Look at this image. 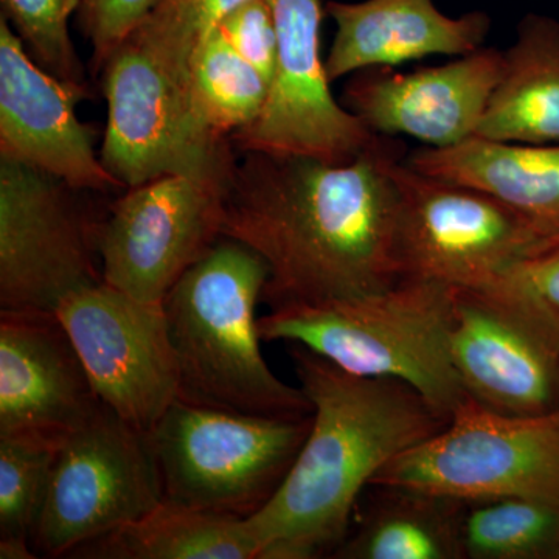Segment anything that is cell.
Returning <instances> with one entry per match:
<instances>
[{"label": "cell", "instance_id": "24", "mask_svg": "<svg viewBox=\"0 0 559 559\" xmlns=\"http://www.w3.org/2000/svg\"><path fill=\"white\" fill-rule=\"evenodd\" d=\"M460 546L469 559H559V507L524 498L463 503Z\"/></svg>", "mask_w": 559, "mask_h": 559}, {"label": "cell", "instance_id": "11", "mask_svg": "<svg viewBox=\"0 0 559 559\" xmlns=\"http://www.w3.org/2000/svg\"><path fill=\"white\" fill-rule=\"evenodd\" d=\"M227 187L168 175L124 190L102 224L103 282L135 299L162 304L223 238Z\"/></svg>", "mask_w": 559, "mask_h": 559}, {"label": "cell", "instance_id": "23", "mask_svg": "<svg viewBox=\"0 0 559 559\" xmlns=\"http://www.w3.org/2000/svg\"><path fill=\"white\" fill-rule=\"evenodd\" d=\"M270 81L231 47L216 27L190 61V102L202 130L230 140L259 119Z\"/></svg>", "mask_w": 559, "mask_h": 559}, {"label": "cell", "instance_id": "7", "mask_svg": "<svg viewBox=\"0 0 559 559\" xmlns=\"http://www.w3.org/2000/svg\"><path fill=\"white\" fill-rule=\"evenodd\" d=\"M94 191L20 162L0 159V311L55 312L103 282Z\"/></svg>", "mask_w": 559, "mask_h": 559}, {"label": "cell", "instance_id": "9", "mask_svg": "<svg viewBox=\"0 0 559 559\" xmlns=\"http://www.w3.org/2000/svg\"><path fill=\"white\" fill-rule=\"evenodd\" d=\"M164 500L148 432L100 404L94 417L66 437L32 544L40 557L73 550L140 520Z\"/></svg>", "mask_w": 559, "mask_h": 559}, {"label": "cell", "instance_id": "15", "mask_svg": "<svg viewBox=\"0 0 559 559\" xmlns=\"http://www.w3.org/2000/svg\"><path fill=\"white\" fill-rule=\"evenodd\" d=\"M87 98V84L39 68L0 16V159L38 168L80 190H127L95 153V131L76 116Z\"/></svg>", "mask_w": 559, "mask_h": 559}, {"label": "cell", "instance_id": "18", "mask_svg": "<svg viewBox=\"0 0 559 559\" xmlns=\"http://www.w3.org/2000/svg\"><path fill=\"white\" fill-rule=\"evenodd\" d=\"M336 24L325 58L331 83L367 69L395 68L429 57H463L484 47L491 17L471 11L454 17L433 0H331Z\"/></svg>", "mask_w": 559, "mask_h": 559}, {"label": "cell", "instance_id": "28", "mask_svg": "<svg viewBox=\"0 0 559 559\" xmlns=\"http://www.w3.org/2000/svg\"><path fill=\"white\" fill-rule=\"evenodd\" d=\"M159 0H81L79 24L100 72L112 51L138 31Z\"/></svg>", "mask_w": 559, "mask_h": 559}, {"label": "cell", "instance_id": "2", "mask_svg": "<svg viewBox=\"0 0 559 559\" xmlns=\"http://www.w3.org/2000/svg\"><path fill=\"white\" fill-rule=\"evenodd\" d=\"M289 353L312 425L282 487L248 520L257 559L334 554L377 474L448 423L404 382L348 373L301 345Z\"/></svg>", "mask_w": 559, "mask_h": 559}, {"label": "cell", "instance_id": "19", "mask_svg": "<svg viewBox=\"0 0 559 559\" xmlns=\"http://www.w3.org/2000/svg\"><path fill=\"white\" fill-rule=\"evenodd\" d=\"M423 175L487 194L559 234V145H530L471 135L447 148L406 157Z\"/></svg>", "mask_w": 559, "mask_h": 559}, {"label": "cell", "instance_id": "6", "mask_svg": "<svg viewBox=\"0 0 559 559\" xmlns=\"http://www.w3.org/2000/svg\"><path fill=\"white\" fill-rule=\"evenodd\" d=\"M371 485L460 503L524 498L559 507V409L502 414L469 396L443 429L390 460Z\"/></svg>", "mask_w": 559, "mask_h": 559}, {"label": "cell", "instance_id": "31", "mask_svg": "<svg viewBox=\"0 0 559 559\" xmlns=\"http://www.w3.org/2000/svg\"><path fill=\"white\" fill-rule=\"evenodd\" d=\"M38 557L32 549V539L25 536L0 538V559H33Z\"/></svg>", "mask_w": 559, "mask_h": 559}, {"label": "cell", "instance_id": "13", "mask_svg": "<svg viewBox=\"0 0 559 559\" xmlns=\"http://www.w3.org/2000/svg\"><path fill=\"white\" fill-rule=\"evenodd\" d=\"M103 404L150 432L179 399V374L162 304L108 283L76 290L55 311Z\"/></svg>", "mask_w": 559, "mask_h": 559}, {"label": "cell", "instance_id": "5", "mask_svg": "<svg viewBox=\"0 0 559 559\" xmlns=\"http://www.w3.org/2000/svg\"><path fill=\"white\" fill-rule=\"evenodd\" d=\"M311 425L312 414H240L176 400L148 432L164 499L249 520L282 487Z\"/></svg>", "mask_w": 559, "mask_h": 559}, {"label": "cell", "instance_id": "27", "mask_svg": "<svg viewBox=\"0 0 559 559\" xmlns=\"http://www.w3.org/2000/svg\"><path fill=\"white\" fill-rule=\"evenodd\" d=\"M2 16L24 43L32 60L57 76L87 84L79 53L70 38L69 21L81 0H0Z\"/></svg>", "mask_w": 559, "mask_h": 559}, {"label": "cell", "instance_id": "30", "mask_svg": "<svg viewBox=\"0 0 559 559\" xmlns=\"http://www.w3.org/2000/svg\"><path fill=\"white\" fill-rule=\"evenodd\" d=\"M489 286L520 297L559 323V238L514 264Z\"/></svg>", "mask_w": 559, "mask_h": 559}, {"label": "cell", "instance_id": "8", "mask_svg": "<svg viewBox=\"0 0 559 559\" xmlns=\"http://www.w3.org/2000/svg\"><path fill=\"white\" fill-rule=\"evenodd\" d=\"M395 179L401 280L485 288L559 238L480 191L414 170L406 159Z\"/></svg>", "mask_w": 559, "mask_h": 559}, {"label": "cell", "instance_id": "14", "mask_svg": "<svg viewBox=\"0 0 559 559\" xmlns=\"http://www.w3.org/2000/svg\"><path fill=\"white\" fill-rule=\"evenodd\" d=\"M451 355L471 399L510 415L559 409V323L499 288H452Z\"/></svg>", "mask_w": 559, "mask_h": 559}, {"label": "cell", "instance_id": "29", "mask_svg": "<svg viewBox=\"0 0 559 559\" xmlns=\"http://www.w3.org/2000/svg\"><path fill=\"white\" fill-rule=\"evenodd\" d=\"M224 38L267 81L274 75L278 38L267 0H246L218 24Z\"/></svg>", "mask_w": 559, "mask_h": 559}, {"label": "cell", "instance_id": "16", "mask_svg": "<svg viewBox=\"0 0 559 559\" xmlns=\"http://www.w3.org/2000/svg\"><path fill=\"white\" fill-rule=\"evenodd\" d=\"M500 69L502 51L487 47L412 72L367 69L347 81L342 105L374 134L447 148L476 134Z\"/></svg>", "mask_w": 559, "mask_h": 559}, {"label": "cell", "instance_id": "1", "mask_svg": "<svg viewBox=\"0 0 559 559\" xmlns=\"http://www.w3.org/2000/svg\"><path fill=\"white\" fill-rule=\"evenodd\" d=\"M403 145L382 135L348 162L245 153L224 200L223 237L259 253L270 270L261 300L355 299L400 282Z\"/></svg>", "mask_w": 559, "mask_h": 559}, {"label": "cell", "instance_id": "4", "mask_svg": "<svg viewBox=\"0 0 559 559\" xmlns=\"http://www.w3.org/2000/svg\"><path fill=\"white\" fill-rule=\"evenodd\" d=\"M451 325L450 286L403 278L355 299L271 308L259 334L301 345L348 373L404 382L450 421L469 399L452 362Z\"/></svg>", "mask_w": 559, "mask_h": 559}, {"label": "cell", "instance_id": "12", "mask_svg": "<svg viewBox=\"0 0 559 559\" xmlns=\"http://www.w3.org/2000/svg\"><path fill=\"white\" fill-rule=\"evenodd\" d=\"M278 50L259 119L231 135L235 150L348 162L382 139L331 92L322 58V0H267Z\"/></svg>", "mask_w": 559, "mask_h": 559}, {"label": "cell", "instance_id": "22", "mask_svg": "<svg viewBox=\"0 0 559 559\" xmlns=\"http://www.w3.org/2000/svg\"><path fill=\"white\" fill-rule=\"evenodd\" d=\"M248 520L162 500L140 520L83 544L69 555L87 559H257Z\"/></svg>", "mask_w": 559, "mask_h": 559}, {"label": "cell", "instance_id": "10", "mask_svg": "<svg viewBox=\"0 0 559 559\" xmlns=\"http://www.w3.org/2000/svg\"><path fill=\"white\" fill-rule=\"evenodd\" d=\"M108 123L100 159L127 189L180 175L229 186L235 159L231 140L202 130L190 91L130 39L102 70Z\"/></svg>", "mask_w": 559, "mask_h": 559}, {"label": "cell", "instance_id": "21", "mask_svg": "<svg viewBox=\"0 0 559 559\" xmlns=\"http://www.w3.org/2000/svg\"><path fill=\"white\" fill-rule=\"evenodd\" d=\"M358 530L331 557L337 559H460L463 503L414 489L370 485Z\"/></svg>", "mask_w": 559, "mask_h": 559}, {"label": "cell", "instance_id": "26", "mask_svg": "<svg viewBox=\"0 0 559 559\" xmlns=\"http://www.w3.org/2000/svg\"><path fill=\"white\" fill-rule=\"evenodd\" d=\"M60 444L39 437H0V538L32 539Z\"/></svg>", "mask_w": 559, "mask_h": 559}, {"label": "cell", "instance_id": "17", "mask_svg": "<svg viewBox=\"0 0 559 559\" xmlns=\"http://www.w3.org/2000/svg\"><path fill=\"white\" fill-rule=\"evenodd\" d=\"M100 404L55 312L0 311V437L62 443Z\"/></svg>", "mask_w": 559, "mask_h": 559}, {"label": "cell", "instance_id": "20", "mask_svg": "<svg viewBox=\"0 0 559 559\" xmlns=\"http://www.w3.org/2000/svg\"><path fill=\"white\" fill-rule=\"evenodd\" d=\"M559 145V22L527 14L502 51V69L476 134Z\"/></svg>", "mask_w": 559, "mask_h": 559}, {"label": "cell", "instance_id": "25", "mask_svg": "<svg viewBox=\"0 0 559 559\" xmlns=\"http://www.w3.org/2000/svg\"><path fill=\"white\" fill-rule=\"evenodd\" d=\"M242 2L246 0H159L128 39L190 91L194 50Z\"/></svg>", "mask_w": 559, "mask_h": 559}, {"label": "cell", "instance_id": "3", "mask_svg": "<svg viewBox=\"0 0 559 559\" xmlns=\"http://www.w3.org/2000/svg\"><path fill=\"white\" fill-rule=\"evenodd\" d=\"M270 278L259 253L223 237L162 301L179 374V399L253 415H308L300 388L261 355L257 304Z\"/></svg>", "mask_w": 559, "mask_h": 559}]
</instances>
